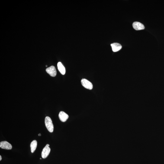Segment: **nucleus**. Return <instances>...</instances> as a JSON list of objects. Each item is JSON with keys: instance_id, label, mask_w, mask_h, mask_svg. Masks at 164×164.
<instances>
[{"instance_id": "ddd939ff", "label": "nucleus", "mask_w": 164, "mask_h": 164, "mask_svg": "<svg viewBox=\"0 0 164 164\" xmlns=\"http://www.w3.org/2000/svg\"><path fill=\"white\" fill-rule=\"evenodd\" d=\"M46 67H47V65H46Z\"/></svg>"}, {"instance_id": "1a4fd4ad", "label": "nucleus", "mask_w": 164, "mask_h": 164, "mask_svg": "<svg viewBox=\"0 0 164 164\" xmlns=\"http://www.w3.org/2000/svg\"><path fill=\"white\" fill-rule=\"evenodd\" d=\"M58 70L62 75H65V68L62 64L61 62H58L57 64Z\"/></svg>"}, {"instance_id": "6e6552de", "label": "nucleus", "mask_w": 164, "mask_h": 164, "mask_svg": "<svg viewBox=\"0 0 164 164\" xmlns=\"http://www.w3.org/2000/svg\"><path fill=\"white\" fill-rule=\"evenodd\" d=\"M113 51L116 52L120 50L122 48L121 45L120 43H114L111 44Z\"/></svg>"}, {"instance_id": "f8f14e48", "label": "nucleus", "mask_w": 164, "mask_h": 164, "mask_svg": "<svg viewBox=\"0 0 164 164\" xmlns=\"http://www.w3.org/2000/svg\"><path fill=\"white\" fill-rule=\"evenodd\" d=\"M41 135L40 134V133H39V134H38V136H41Z\"/></svg>"}, {"instance_id": "f03ea898", "label": "nucleus", "mask_w": 164, "mask_h": 164, "mask_svg": "<svg viewBox=\"0 0 164 164\" xmlns=\"http://www.w3.org/2000/svg\"><path fill=\"white\" fill-rule=\"evenodd\" d=\"M49 145H46L45 147L43 148L41 153V156L43 159H45L48 156L50 151V149L49 147Z\"/></svg>"}, {"instance_id": "7ed1b4c3", "label": "nucleus", "mask_w": 164, "mask_h": 164, "mask_svg": "<svg viewBox=\"0 0 164 164\" xmlns=\"http://www.w3.org/2000/svg\"><path fill=\"white\" fill-rule=\"evenodd\" d=\"M81 83L83 86L87 89L91 90L93 88V85L90 82L85 79H82L81 80Z\"/></svg>"}, {"instance_id": "0eeeda50", "label": "nucleus", "mask_w": 164, "mask_h": 164, "mask_svg": "<svg viewBox=\"0 0 164 164\" xmlns=\"http://www.w3.org/2000/svg\"><path fill=\"white\" fill-rule=\"evenodd\" d=\"M59 117L61 121L64 122L68 119L69 116L64 112L61 111L59 113Z\"/></svg>"}, {"instance_id": "9b49d317", "label": "nucleus", "mask_w": 164, "mask_h": 164, "mask_svg": "<svg viewBox=\"0 0 164 164\" xmlns=\"http://www.w3.org/2000/svg\"><path fill=\"white\" fill-rule=\"evenodd\" d=\"M2 157H1V156H0V161H1V160H2Z\"/></svg>"}, {"instance_id": "9d476101", "label": "nucleus", "mask_w": 164, "mask_h": 164, "mask_svg": "<svg viewBox=\"0 0 164 164\" xmlns=\"http://www.w3.org/2000/svg\"><path fill=\"white\" fill-rule=\"evenodd\" d=\"M37 146V142L36 140H34L31 142L30 145L31 151L32 153H33L35 150Z\"/></svg>"}, {"instance_id": "423d86ee", "label": "nucleus", "mask_w": 164, "mask_h": 164, "mask_svg": "<svg viewBox=\"0 0 164 164\" xmlns=\"http://www.w3.org/2000/svg\"><path fill=\"white\" fill-rule=\"evenodd\" d=\"M133 28L136 30H140L144 29L145 27L142 23L138 22H135L133 24Z\"/></svg>"}, {"instance_id": "f257e3e1", "label": "nucleus", "mask_w": 164, "mask_h": 164, "mask_svg": "<svg viewBox=\"0 0 164 164\" xmlns=\"http://www.w3.org/2000/svg\"><path fill=\"white\" fill-rule=\"evenodd\" d=\"M45 123L46 127L47 130L50 133H52L53 132V126L52 123L51 119L49 117H46L45 118Z\"/></svg>"}, {"instance_id": "39448f33", "label": "nucleus", "mask_w": 164, "mask_h": 164, "mask_svg": "<svg viewBox=\"0 0 164 164\" xmlns=\"http://www.w3.org/2000/svg\"><path fill=\"white\" fill-rule=\"evenodd\" d=\"M46 71L50 76L54 77L56 76L57 72L56 68L54 66H52L46 69Z\"/></svg>"}, {"instance_id": "20e7f679", "label": "nucleus", "mask_w": 164, "mask_h": 164, "mask_svg": "<svg viewBox=\"0 0 164 164\" xmlns=\"http://www.w3.org/2000/svg\"><path fill=\"white\" fill-rule=\"evenodd\" d=\"M0 147L3 149L10 150L12 149V146L8 142L3 141L0 143Z\"/></svg>"}]
</instances>
